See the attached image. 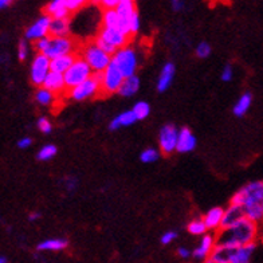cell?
Instances as JSON below:
<instances>
[{
    "instance_id": "cell-1",
    "label": "cell",
    "mask_w": 263,
    "mask_h": 263,
    "mask_svg": "<svg viewBox=\"0 0 263 263\" xmlns=\"http://www.w3.org/2000/svg\"><path fill=\"white\" fill-rule=\"evenodd\" d=\"M230 204L240 207L247 219L263 226V180L245 184L232 195Z\"/></svg>"
},
{
    "instance_id": "cell-2",
    "label": "cell",
    "mask_w": 263,
    "mask_h": 263,
    "mask_svg": "<svg viewBox=\"0 0 263 263\" xmlns=\"http://www.w3.org/2000/svg\"><path fill=\"white\" fill-rule=\"evenodd\" d=\"M262 226L243 218L234 226L222 229L216 234L218 245L229 247H242L253 243H259Z\"/></svg>"
},
{
    "instance_id": "cell-3",
    "label": "cell",
    "mask_w": 263,
    "mask_h": 263,
    "mask_svg": "<svg viewBox=\"0 0 263 263\" xmlns=\"http://www.w3.org/2000/svg\"><path fill=\"white\" fill-rule=\"evenodd\" d=\"M78 55L86 61L94 74H102L111 63L110 54H107L105 50L101 49L94 39L81 43Z\"/></svg>"
},
{
    "instance_id": "cell-4",
    "label": "cell",
    "mask_w": 263,
    "mask_h": 263,
    "mask_svg": "<svg viewBox=\"0 0 263 263\" xmlns=\"http://www.w3.org/2000/svg\"><path fill=\"white\" fill-rule=\"evenodd\" d=\"M132 36L128 34L122 32L118 28H110L101 26L98 30L97 35L94 36V41L100 46L101 49L105 50L107 54H110L111 57L115 55L116 51L120 49H124L128 45H130Z\"/></svg>"
},
{
    "instance_id": "cell-5",
    "label": "cell",
    "mask_w": 263,
    "mask_h": 263,
    "mask_svg": "<svg viewBox=\"0 0 263 263\" xmlns=\"http://www.w3.org/2000/svg\"><path fill=\"white\" fill-rule=\"evenodd\" d=\"M102 96V87H101V76L94 74L91 78L78 85L77 87L67 90L65 94L66 100L76 101V102H83V101L93 100Z\"/></svg>"
},
{
    "instance_id": "cell-6",
    "label": "cell",
    "mask_w": 263,
    "mask_h": 263,
    "mask_svg": "<svg viewBox=\"0 0 263 263\" xmlns=\"http://www.w3.org/2000/svg\"><path fill=\"white\" fill-rule=\"evenodd\" d=\"M111 62L121 70L125 78L128 77L137 76V70L140 66V57L137 50L133 46L128 45L124 49H120L116 51V54L111 57Z\"/></svg>"
},
{
    "instance_id": "cell-7",
    "label": "cell",
    "mask_w": 263,
    "mask_h": 263,
    "mask_svg": "<svg viewBox=\"0 0 263 263\" xmlns=\"http://www.w3.org/2000/svg\"><path fill=\"white\" fill-rule=\"evenodd\" d=\"M81 43L73 36H50L49 46L43 52L47 58L55 59L58 57L78 54Z\"/></svg>"
},
{
    "instance_id": "cell-8",
    "label": "cell",
    "mask_w": 263,
    "mask_h": 263,
    "mask_svg": "<svg viewBox=\"0 0 263 263\" xmlns=\"http://www.w3.org/2000/svg\"><path fill=\"white\" fill-rule=\"evenodd\" d=\"M93 76L94 71L91 70V67L87 65L86 61L83 58H81L80 55H78L77 61L74 62V65L63 74L67 90H71V89H74V87H77L78 85L83 83L85 81H87Z\"/></svg>"
},
{
    "instance_id": "cell-9",
    "label": "cell",
    "mask_w": 263,
    "mask_h": 263,
    "mask_svg": "<svg viewBox=\"0 0 263 263\" xmlns=\"http://www.w3.org/2000/svg\"><path fill=\"white\" fill-rule=\"evenodd\" d=\"M101 76V87H102V96H111L118 94L125 81L124 74L118 69L115 63L111 62L104 73Z\"/></svg>"
},
{
    "instance_id": "cell-10",
    "label": "cell",
    "mask_w": 263,
    "mask_h": 263,
    "mask_svg": "<svg viewBox=\"0 0 263 263\" xmlns=\"http://www.w3.org/2000/svg\"><path fill=\"white\" fill-rule=\"evenodd\" d=\"M51 73V59L45 54H35L30 65V82L35 87H42L47 76Z\"/></svg>"
},
{
    "instance_id": "cell-11",
    "label": "cell",
    "mask_w": 263,
    "mask_h": 263,
    "mask_svg": "<svg viewBox=\"0 0 263 263\" xmlns=\"http://www.w3.org/2000/svg\"><path fill=\"white\" fill-rule=\"evenodd\" d=\"M177 139H179V128L173 124H166L159 130V149L161 155L171 156L176 152Z\"/></svg>"
},
{
    "instance_id": "cell-12",
    "label": "cell",
    "mask_w": 263,
    "mask_h": 263,
    "mask_svg": "<svg viewBox=\"0 0 263 263\" xmlns=\"http://www.w3.org/2000/svg\"><path fill=\"white\" fill-rule=\"evenodd\" d=\"M51 16L43 14L42 16H39L36 21L32 23L31 26H28L27 30L25 32V39H27L28 42L39 41V39L47 38L50 36V25H51Z\"/></svg>"
},
{
    "instance_id": "cell-13",
    "label": "cell",
    "mask_w": 263,
    "mask_h": 263,
    "mask_svg": "<svg viewBox=\"0 0 263 263\" xmlns=\"http://www.w3.org/2000/svg\"><path fill=\"white\" fill-rule=\"evenodd\" d=\"M218 245V240H216V234H212V232H207L205 235L200 236L199 239V243L197 246L192 250V258L195 260H200V262H204L208 258H211L212 253H214L215 247Z\"/></svg>"
},
{
    "instance_id": "cell-14",
    "label": "cell",
    "mask_w": 263,
    "mask_h": 263,
    "mask_svg": "<svg viewBox=\"0 0 263 263\" xmlns=\"http://www.w3.org/2000/svg\"><path fill=\"white\" fill-rule=\"evenodd\" d=\"M223 216H224V207H220V205L210 208V210L203 215V220H204L205 226H207L208 232L218 234V232L222 230Z\"/></svg>"
},
{
    "instance_id": "cell-15",
    "label": "cell",
    "mask_w": 263,
    "mask_h": 263,
    "mask_svg": "<svg viewBox=\"0 0 263 263\" xmlns=\"http://www.w3.org/2000/svg\"><path fill=\"white\" fill-rule=\"evenodd\" d=\"M116 10H117L120 19H121V27H120V30L130 36V21L132 17L137 14L135 2H121Z\"/></svg>"
},
{
    "instance_id": "cell-16",
    "label": "cell",
    "mask_w": 263,
    "mask_h": 263,
    "mask_svg": "<svg viewBox=\"0 0 263 263\" xmlns=\"http://www.w3.org/2000/svg\"><path fill=\"white\" fill-rule=\"evenodd\" d=\"M197 140L190 128L184 126L179 129V139H177V153H190L196 149Z\"/></svg>"
},
{
    "instance_id": "cell-17",
    "label": "cell",
    "mask_w": 263,
    "mask_h": 263,
    "mask_svg": "<svg viewBox=\"0 0 263 263\" xmlns=\"http://www.w3.org/2000/svg\"><path fill=\"white\" fill-rule=\"evenodd\" d=\"M175 74H176V66H175V63H164L156 82V89L159 93H165L170 89L173 82V78H175Z\"/></svg>"
},
{
    "instance_id": "cell-18",
    "label": "cell",
    "mask_w": 263,
    "mask_h": 263,
    "mask_svg": "<svg viewBox=\"0 0 263 263\" xmlns=\"http://www.w3.org/2000/svg\"><path fill=\"white\" fill-rule=\"evenodd\" d=\"M259 246V243H253L247 246L235 247L230 263H254V258L258 253Z\"/></svg>"
},
{
    "instance_id": "cell-19",
    "label": "cell",
    "mask_w": 263,
    "mask_h": 263,
    "mask_svg": "<svg viewBox=\"0 0 263 263\" xmlns=\"http://www.w3.org/2000/svg\"><path fill=\"white\" fill-rule=\"evenodd\" d=\"M43 87H46L47 90L52 91V93L57 94L58 97H62V98L65 97L66 91H67L63 74L54 73V71H51V73L47 76L45 83H43Z\"/></svg>"
},
{
    "instance_id": "cell-20",
    "label": "cell",
    "mask_w": 263,
    "mask_h": 263,
    "mask_svg": "<svg viewBox=\"0 0 263 263\" xmlns=\"http://www.w3.org/2000/svg\"><path fill=\"white\" fill-rule=\"evenodd\" d=\"M69 247V240L65 238H49L42 240L36 245V250L39 253H59Z\"/></svg>"
},
{
    "instance_id": "cell-21",
    "label": "cell",
    "mask_w": 263,
    "mask_h": 263,
    "mask_svg": "<svg viewBox=\"0 0 263 263\" xmlns=\"http://www.w3.org/2000/svg\"><path fill=\"white\" fill-rule=\"evenodd\" d=\"M45 14L52 19H66L71 12L67 8V0H51L45 7Z\"/></svg>"
},
{
    "instance_id": "cell-22",
    "label": "cell",
    "mask_w": 263,
    "mask_h": 263,
    "mask_svg": "<svg viewBox=\"0 0 263 263\" xmlns=\"http://www.w3.org/2000/svg\"><path fill=\"white\" fill-rule=\"evenodd\" d=\"M59 98L57 94H54L52 91L47 90L46 87H36V90L34 93V100L35 102L42 107H52L58 105Z\"/></svg>"
},
{
    "instance_id": "cell-23",
    "label": "cell",
    "mask_w": 263,
    "mask_h": 263,
    "mask_svg": "<svg viewBox=\"0 0 263 263\" xmlns=\"http://www.w3.org/2000/svg\"><path fill=\"white\" fill-rule=\"evenodd\" d=\"M136 122H137V118H136L133 110L129 109V110L121 111L120 115L116 116V117L110 121V124H109V129L115 132V130H118L120 128L132 126V125L136 124Z\"/></svg>"
},
{
    "instance_id": "cell-24",
    "label": "cell",
    "mask_w": 263,
    "mask_h": 263,
    "mask_svg": "<svg viewBox=\"0 0 263 263\" xmlns=\"http://www.w3.org/2000/svg\"><path fill=\"white\" fill-rule=\"evenodd\" d=\"M243 218H246L245 214H243L242 208L238 207L235 204H230L224 208V216H223V224L222 229L226 227H230V226H234L235 223H238L239 220H242Z\"/></svg>"
},
{
    "instance_id": "cell-25",
    "label": "cell",
    "mask_w": 263,
    "mask_h": 263,
    "mask_svg": "<svg viewBox=\"0 0 263 263\" xmlns=\"http://www.w3.org/2000/svg\"><path fill=\"white\" fill-rule=\"evenodd\" d=\"M251 105H253V94L250 93V91H245L236 100L235 105L232 107V113H234L235 117H243V116L247 115V111L250 110Z\"/></svg>"
},
{
    "instance_id": "cell-26",
    "label": "cell",
    "mask_w": 263,
    "mask_h": 263,
    "mask_svg": "<svg viewBox=\"0 0 263 263\" xmlns=\"http://www.w3.org/2000/svg\"><path fill=\"white\" fill-rule=\"evenodd\" d=\"M77 58H78V54H70V55H63L51 59V71L58 74H65L74 65Z\"/></svg>"
},
{
    "instance_id": "cell-27",
    "label": "cell",
    "mask_w": 263,
    "mask_h": 263,
    "mask_svg": "<svg viewBox=\"0 0 263 263\" xmlns=\"http://www.w3.org/2000/svg\"><path fill=\"white\" fill-rule=\"evenodd\" d=\"M140 78L137 76H133V77H128V78H125L124 83H122L121 89L118 91V94L124 98H130L133 96L139 93L140 90Z\"/></svg>"
},
{
    "instance_id": "cell-28",
    "label": "cell",
    "mask_w": 263,
    "mask_h": 263,
    "mask_svg": "<svg viewBox=\"0 0 263 263\" xmlns=\"http://www.w3.org/2000/svg\"><path fill=\"white\" fill-rule=\"evenodd\" d=\"M50 36H70V17L51 19Z\"/></svg>"
},
{
    "instance_id": "cell-29",
    "label": "cell",
    "mask_w": 263,
    "mask_h": 263,
    "mask_svg": "<svg viewBox=\"0 0 263 263\" xmlns=\"http://www.w3.org/2000/svg\"><path fill=\"white\" fill-rule=\"evenodd\" d=\"M101 26L118 28L120 30V27H121V19H120L117 10H104L102 16H101Z\"/></svg>"
},
{
    "instance_id": "cell-30",
    "label": "cell",
    "mask_w": 263,
    "mask_h": 263,
    "mask_svg": "<svg viewBox=\"0 0 263 263\" xmlns=\"http://www.w3.org/2000/svg\"><path fill=\"white\" fill-rule=\"evenodd\" d=\"M234 250H235V247L216 245V247H215L211 258L219 263H230L231 262L232 254H234Z\"/></svg>"
},
{
    "instance_id": "cell-31",
    "label": "cell",
    "mask_w": 263,
    "mask_h": 263,
    "mask_svg": "<svg viewBox=\"0 0 263 263\" xmlns=\"http://www.w3.org/2000/svg\"><path fill=\"white\" fill-rule=\"evenodd\" d=\"M187 231L190 232L191 235L194 236H203L205 235L208 232L207 226H205L204 220H203V216L201 218H194L191 220L190 223L187 224Z\"/></svg>"
},
{
    "instance_id": "cell-32",
    "label": "cell",
    "mask_w": 263,
    "mask_h": 263,
    "mask_svg": "<svg viewBox=\"0 0 263 263\" xmlns=\"http://www.w3.org/2000/svg\"><path fill=\"white\" fill-rule=\"evenodd\" d=\"M132 110L135 113L137 121H142V120L148 118L149 115H151V105L146 101H137L133 105V107H132Z\"/></svg>"
},
{
    "instance_id": "cell-33",
    "label": "cell",
    "mask_w": 263,
    "mask_h": 263,
    "mask_svg": "<svg viewBox=\"0 0 263 263\" xmlns=\"http://www.w3.org/2000/svg\"><path fill=\"white\" fill-rule=\"evenodd\" d=\"M58 153V148L54 144H45L36 153V159L39 161H50L51 159L57 156Z\"/></svg>"
},
{
    "instance_id": "cell-34",
    "label": "cell",
    "mask_w": 263,
    "mask_h": 263,
    "mask_svg": "<svg viewBox=\"0 0 263 263\" xmlns=\"http://www.w3.org/2000/svg\"><path fill=\"white\" fill-rule=\"evenodd\" d=\"M161 156L159 148H145L140 153V161L144 164H153Z\"/></svg>"
},
{
    "instance_id": "cell-35",
    "label": "cell",
    "mask_w": 263,
    "mask_h": 263,
    "mask_svg": "<svg viewBox=\"0 0 263 263\" xmlns=\"http://www.w3.org/2000/svg\"><path fill=\"white\" fill-rule=\"evenodd\" d=\"M30 42L27 41V39H22V41H19V43H17V59L21 61V62H25L26 59L28 58V55H30Z\"/></svg>"
},
{
    "instance_id": "cell-36",
    "label": "cell",
    "mask_w": 263,
    "mask_h": 263,
    "mask_svg": "<svg viewBox=\"0 0 263 263\" xmlns=\"http://www.w3.org/2000/svg\"><path fill=\"white\" fill-rule=\"evenodd\" d=\"M211 46H210V43H207V42H200V43H197V46L195 47V55L200 59L208 58V57L211 55Z\"/></svg>"
},
{
    "instance_id": "cell-37",
    "label": "cell",
    "mask_w": 263,
    "mask_h": 263,
    "mask_svg": "<svg viewBox=\"0 0 263 263\" xmlns=\"http://www.w3.org/2000/svg\"><path fill=\"white\" fill-rule=\"evenodd\" d=\"M36 128L43 135H50L52 132V122L50 121L49 117H46V116H42L36 120Z\"/></svg>"
},
{
    "instance_id": "cell-38",
    "label": "cell",
    "mask_w": 263,
    "mask_h": 263,
    "mask_svg": "<svg viewBox=\"0 0 263 263\" xmlns=\"http://www.w3.org/2000/svg\"><path fill=\"white\" fill-rule=\"evenodd\" d=\"M78 179H77L76 176H65L62 179V185L63 188H65L69 194H71V192H74V191L77 190V187H78Z\"/></svg>"
},
{
    "instance_id": "cell-39",
    "label": "cell",
    "mask_w": 263,
    "mask_h": 263,
    "mask_svg": "<svg viewBox=\"0 0 263 263\" xmlns=\"http://www.w3.org/2000/svg\"><path fill=\"white\" fill-rule=\"evenodd\" d=\"M91 2L93 0H67V8H69L70 12H77Z\"/></svg>"
},
{
    "instance_id": "cell-40",
    "label": "cell",
    "mask_w": 263,
    "mask_h": 263,
    "mask_svg": "<svg viewBox=\"0 0 263 263\" xmlns=\"http://www.w3.org/2000/svg\"><path fill=\"white\" fill-rule=\"evenodd\" d=\"M121 2L122 0H93L94 4H97V6H100L104 10H116Z\"/></svg>"
},
{
    "instance_id": "cell-41",
    "label": "cell",
    "mask_w": 263,
    "mask_h": 263,
    "mask_svg": "<svg viewBox=\"0 0 263 263\" xmlns=\"http://www.w3.org/2000/svg\"><path fill=\"white\" fill-rule=\"evenodd\" d=\"M177 236H179V234H177L176 231L170 230V231H165L163 235H161L160 242H161V245H164V246H168V245H171V243H173L176 240Z\"/></svg>"
},
{
    "instance_id": "cell-42",
    "label": "cell",
    "mask_w": 263,
    "mask_h": 263,
    "mask_svg": "<svg viewBox=\"0 0 263 263\" xmlns=\"http://www.w3.org/2000/svg\"><path fill=\"white\" fill-rule=\"evenodd\" d=\"M49 39H50V36H47V38L39 39V41H36L32 43V47H34V50L36 51V54H43V52L46 51L47 46H49Z\"/></svg>"
},
{
    "instance_id": "cell-43",
    "label": "cell",
    "mask_w": 263,
    "mask_h": 263,
    "mask_svg": "<svg viewBox=\"0 0 263 263\" xmlns=\"http://www.w3.org/2000/svg\"><path fill=\"white\" fill-rule=\"evenodd\" d=\"M220 78H222L223 82H231L234 80V67L231 65H226L222 69Z\"/></svg>"
},
{
    "instance_id": "cell-44",
    "label": "cell",
    "mask_w": 263,
    "mask_h": 263,
    "mask_svg": "<svg viewBox=\"0 0 263 263\" xmlns=\"http://www.w3.org/2000/svg\"><path fill=\"white\" fill-rule=\"evenodd\" d=\"M176 254H177V256L180 258V259H184V260L190 259L191 256H192V251H191V250H188L187 247H183V246L177 247Z\"/></svg>"
},
{
    "instance_id": "cell-45",
    "label": "cell",
    "mask_w": 263,
    "mask_h": 263,
    "mask_svg": "<svg viewBox=\"0 0 263 263\" xmlns=\"http://www.w3.org/2000/svg\"><path fill=\"white\" fill-rule=\"evenodd\" d=\"M32 145V139L28 137V136H25L22 139L17 140V148L19 149H28Z\"/></svg>"
},
{
    "instance_id": "cell-46",
    "label": "cell",
    "mask_w": 263,
    "mask_h": 263,
    "mask_svg": "<svg viewBox=\"0 0 263 263\" xmlns=\"http://www.w3.org/2000/svg\"><path fill=\"white\" fill-rule=\"evenodd\" d=\"M171 3H172V8L175 11H180L183 8V0H171Z\"/></svg>"
},
{
    "instance_id": "cell-47",
    "label": "cell",
    "mask_w": 263,
    "mask_h": 263,
    "mask_svg": "<svg viewBox=\"0 0 263 263\" xmlns=\"http://www.w3.org/2000/svg\"><path fill=\"white\" fill-rule=\"evenodd\" d=\"M42 216V214L39 211H32L30 212V215H28V220L30 222H35V220H39Z\"/></svg>"
},
{
    "instance_id": "cell-48",
    "label": "cell",
    "mask_w": 263,
    "mask_h": 263,
    "mask_svg": "<svg viewBox=\"0 0 263 263\" xmlns=\"http://www.w3.org/2000/svg\"><path fill=\"white\" fill-rule=\"evenodd\" d=\"M14 0H0V8H6L8 7Z\"/></svg>"
},
{
    "instance_id": "cell-49",
    "label": "cell",
    "mask_w": 263,
    "mask_h": 263,
    "mask_svg": "<svg viewBox=\"0 0 263 263\" xmlns=\"http://www.w3.org/2000/svg\"><path fill=\"white\" fill-rule=\"evenodd\" d=\"M0 263H8V258L6 255H0Z\"/></svg>"
},
{
    "instance_id": "cell-50",
    "label": "cell",
    "mask_w": 263,
    "mask_h": 263,
    "mask_svg": "<svg viewBox=\"0 0 263 263\" xmlns=\"http://www.w3.org/2000/svg\"><path fill=\"white\" fill-rule=\"evenodd\" d=\"M259 245L263 247V226L262 229H260V236H259Z\"/></svg>"
},
{
    "instance_id": "cell-51",
    "label": "cell",
    "mask_w": 263,
    "mask_h": 263,
    "mask_svg": "<svg viewBox=\"0 0 263 263\" xmlns=\"http://www.w3.org/2000/svg\"><path fill=\"white\" fill-rule=\"evenodd\" d=\"M203 263H219V262L214 260V259H212V258H208V259L204 260V262H203Z\"/></svg>"
},
{
    "instance_id": "cell-52",
    "label": "cell",
    "mask_w": 263,
    "mask_h": 263,
    "mask_svg": "<svg viewBox=\"0 0 263 263\" xmlns=\"http://www.w3.org/2000/svg\"><path fill=\"white\" fill-rule=\"evenodd\" d=\"M122 2H135V0H122Z\"/></svg>"
}]
</instances>
